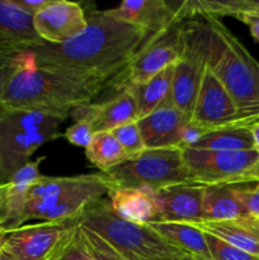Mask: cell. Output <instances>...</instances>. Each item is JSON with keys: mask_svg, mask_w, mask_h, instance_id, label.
<instances>
[{"mask_svg": "<svg viewBox=\"0 0 259 260\" xmlns=\"http://www.w3.org/2000/svg\"><path fill=\"white\" fill-rule=\"evenodd\" d=\"M165 33V32H164ZM160 35L108 14L93 12L85 29L60 45L40 42L25 48L35 66L118 84L131 61Z\"/></svg>", "mask_w": 259, "mask_h": 260, "instance_id": "obj_1", "label": "cell"}, {"mask_svg": "<svg viewBox=\"0 0 259 260\" xmlns=\"http://www.w3.org/2000/svg\"><path fill=\"white\" fill-rule=\"evenodd\" d=\"M108 84L35 66L28 52H20L0 98L4 111L40 112L66 119L76 107L91 103Z\"/></svg>", "mask_w": 259, "mask_h": 260, "instance_id": "obj_2", "label": "cell"}, {"mask_svg": "<svg viewBox=\"0 0 259 260\" xmlns=\"http://www.w3.org/2000/svg\"><path fill=\"white\" fill-rule=\"evenodd\" d=\"M112 188L103 173L74 177H41L28 189L18 226L32 220H76L88 206L104 198Z\"/></svg>", "mask_w": 259, "mask_h": 260, "instance_id": "obj_3", "label": "cell"}, {"mask_svg": "<svg viewBox=\"0 0 259 260\" xmlns=\"http://www.w3.org/2000/svg\"><path fill=\"white\" fill-rule=\"evenodd\" d=\"M211 33L207 63L244 118L259 121V62L217 18H206Z\"/></svg>", "mask_w": 259, "mask_h": 260, "instance_id": "obj_4", "label": "cell"}, {"mask_svg": "<svg viewBox=\"0 0 259 260\" xmlns=\"http://www.w3.org/2000/svg\"><path fill=\"white\" fill-rule=\"evenodd\" d=\"M78 225L93 231L113 246L127 260H144L184 254L168 243L149 225H137L122 220L106 198L95 201L76 218Z\"/></svg>", "mask_w": 259, "mask_h": 260, "instance_id": "obj_5", "label": "cell"}, {"mask_svg": "<svg viewBox=\"0 0 259 260\" xmlns=\"http://www.w3.org/2000/svg\"><path fill=\"white\" fill-rule=\"evenodd\" d=\"M63 121L40 112L0 109V184L29 162L38 147L60 137Z\"/></svg>", "mask_w": 259, "mask_h": 260, "instance_id": "obj_6", "label": "cell"}, {"mask_svg": "<svg viewBox=\"0 0 259 260\" xmlns=\"http://www.w3.org/2000/svg\"><path fill=\"white\" fill-rule=\"evenodd\" d=\"M113 188H139L155 192L179 183L192 182L183 149H145L103 173Z\"/></svg>", "mask_w": 259, "mask_h": 260, "instance_id": "obj_7", "label": "cell"}, {"mask_svg": "<svg viewBox=\"0 0 259 260\" xmlns=\"http://www.w3.org/2000/svg\"><path fill=\"white\" fill-rule=\"evenodd\" d=\"M207 22L183 24L180 56L174 63L172 104L190 121L210 53Z\"/></svg>", "mask_w": 259, "mask_h": 260, "instance_id": "obj_8", "label": "cell"}, {"mask_svg": "<svg viewBox=\"0 0 259 260\" xmlns=\"http://www.w3.org/2000/svg\"><path fill=\"white\" fill-rule=\"evenodd\" d=\"M183 157L189 179L202 185L248 184L251 183V170L259 162V152L255 149L243 151L184 149Z\"/></svg>", "mask_w": 259, "mask_h": 260, "instance_id": "obj_9", "label": "cell"}, {"mask_svg": "<svg viewBox=\"0 0 259 260\" xmlns=\"http://www.w3.org/2000/svg\"><path fill=\"white\" fill-rule=\"evenodd\" d=\"M76 220L40 221L7 231L3 253L13 260H50L75 230Z\"/></svg>", "mask_w": 259, "mask_h": 260, "instance_id": "obj_10", "label": "cell"}, {"mask_svg": "<svg viewBox=\"0 0 259 260\" xmlns=\"http://www.w3.org/2000/svg\"><path fill=\"white\" fill-rule=\"evenodd\" d=\"M190 122L206 131L230 126H251L240 113L235 102L216 78L208 63L201 81Z\"/></svg>", "mask_w": 259, "mask_h": 260, "instance_id": "obj_11", "label": "cell"}, {"mask_svg": "<svg viewBox=\"0 0 259 260\" xmlns=\"http://www.w3.org/2000/svg\"><path fill=\"white\" fill-rule=\"evenodd\" d=\"M183 24L178 23L147 45L127 68L116 86L119 90L144 83L168 66L174 65L180 56Z\"/></svg>", "mask_w": 259, "mask_h": 260, "instance_id": "obj_12", "label": "cell"}, {"mask_svg": "<svg viewBox=\"0 0 259 260\" xmlns=\"http://www.w3.org/2000/svg\"><path fill=\"white\" fill-rule=\"evenodd\" d=\"M88 25V17L79 3L52 0L33 15V27L42 42L60 45L80 35Z\"/></svg>", "mask_w": 259, "mask_h": 260, "instance_id": "obj_13", "label": "cell"}, {"mask_svg": "<svg viewBox=\"0 0 259 260\" xmlns=\"http://www.w3.org/2000/svg\"><path fill=\"white\" fill-rule=\"evenodd\" d=\"M206 185L195 182L179 183L154 192L156 200V222H202V202Z\"/></svg>", "mask_w": 259, "mask_h": 260, "instance_id": "obj_14", "label": "cell"}, {"mask_svg": "<svg viewBox=\"0 0 259 260\" xmlns=\"http://www.w3.org/2000/svg\"><path fill=\"white\" fill-rule=\"evenodd\" d=\"M74 121H86L90 123L94 134L112 132L122 124L139 119L136 102L128 89H122L111 101L102 103H88L71 111Z\"/></svg>", "mask_w": 259, "mask_h": 260, "instance_id": "obj_15", "label": "cell"}, {"mask_svg": "<svg viewBox=\"0 0 259 260\" xmlns=\"http://www.w3.org/2000/svg\"><path fill=\"white\" fill-rule=\"evenodd\" d=\"M179 20L203 15L206 18L233 17L250 30L259 43V0H188L174 7Z\"/></svg>", "mask_w": 259, "mask_h": 260, "instance_id": "obj_16", "label": "cell"}, {"mask_svg": "<svg viewBox=\"0 0 259 260\" xmlns=\"http://www.w3.org/2000/svg\"><path fill=\"white\" fill-rule=\"evenodd\" d=\"M107 12L116 19L145 28L156 35L182 23L177 19L174 7L164 0H124L117 8Z\"/></svg>", "mask_w": 259, "mask_h": 260, "instance_id": "obj_17", "label": "cell"}, {"mask_svg": "<svg viewBox=\"0 0 259 260\" xmlns=\"http://www.w3.org/2000/svg\"><path fill=\"white\" fill-rule=\"evenodd\" d=\"M189 119L173 104L137 119L146 149L180 147V134Z\"/></svg>", "mask_w": 259, "mask_h": 260, "instance_id": "obj_18", "label": "cell"}, {"mask_svg": "<svg viewBox=\"0 0 259 260\" xmlns=\"http://www.w3.org/2000/svg\"><path fill=\"white\" fill-rule=\"evenodd\" d=\"M42 41L33 27V17L14 0H0V50L24 52Z\"/></svg>", "mask_w": 259, "mask_h": 260, "instance_id": "obj_19", "label": "cell"}, {"mask_svg": "<svg viewBox=\"0 0 259 260\" xmlns=\"http://www.w3.org/2000/svg\"><path fill=\"white\" fill-rule=\"evenodd\" d=\"M107 196L112 210L122 220L137 225H149L157 221L159 211L152 190L112 187Z\"/></svg>", "mask_w": 259, "mask_h": 260, "instance_id": "obj_20", "label": "cell"}, {"mask_svg": "<svg viewBox=\"0 0 259 260\" xmlns=\"http://www.w3.org/2000/svg\"><path fill=\"white\" fill-rule=\"evenodd\" d=\"M173 74L174 65H170L149 80L124 88L128 89L134 95L139 119L172 104Z\"/></svg>", "mask_w": 259, "mask_h": 260, "instance_id": "obj_21", "label": "cell"}, {"mask_svg": "<svg viewBox=\"0 0 259 260\" xmlns=\"http://www.w3.org/2000/svg\"><path fill=\"white\" fill-rule=\"evenodd\" d=\"M202 216V221H238L248 215L238 197L236 185H206Z\"/></svg>", "mask_w": 259, "mask_h": 260, "instance_id": "obj_22", "label": "cell"}, {"mask_svg": "<svg viewBox=\"0 0 259 260\" xmlns=\"http://www.w3.org/2000/svg\"><path fill=\"white\" fill-rule=\"evenodd\" d=\"M149 226L164 240L173 244L180 250L201 259L211 260L206 234L195 223L151 222Z\"/></svg>", "mask_w": 259, "mask_h": 260, "instance_id": "obj_23", "label": "cell"}, {"mask_svg": "<svg viewBox=\"0 0 259 260\" xmlns=\"http://www.w3.org/2000/svg\"><path fill=\"white\" fill-rule=\"evenodd\" d=\"M190 149L206 151H243L253 150L250 126H230L203 135Z\"/></svg>", "mask_w": 259, "mask_h": 260, "instance_id": "obj_24", "label": "cell"}, {"mask_svg": "<svg viewBox=\"0 0 259 260\" xmlns=\"http://www.w3.org/2000/svg\"><path fill=\"white\" fill-rule=\"evenodd\" d=\"M86 159L102 173L128 159L112 132H96L85 149Z\"/></svg>", "mask_w": 259, "mask_h": 260, "instance_id": "obj_25", "label": "cell"}, {"mask_svg": "<svg viewBox=\"0 0 259 260\" xmlns=\"http://www.w3.org/2000/svg\"><path fill=\"white\" fill-rule=\"evenodd\" d=\"M197 226L203 233L216 236L251 255L259 256V243L238 221H202Z\"/></svg>", "mask_w": 259, "mask_h": 260, "instance_id": "obj_26", "label": "cell"}, {"mask_svg": "<svg viewBox=\"0 0 259 260\" xmlns=\"http://www.w3.org/2000/svg\"><path fill=\"white\" fill-rule=\"evenodd\" d=\"M79 233L84 241V245L86 246L90 255L95 260H127L119 251L112 245H109L107 241H104L101 236L94 234L93 231L78 225Z\"/></svg>", "mask_w": 259, "mask_h": 260, "instance_id": "obj_27", "label": "cell"}, {"mask_svg": "<svg viewBox=\"0 0 259 260\" xmlns=\"http://www.w3.org/2000/svg\"><path fill=\"white\" fill-rule=\"evenodd\" d=\"M112 134L116 137V140L119 142V145L128 157L135 156V155L140 154L146 149L137 121L122 124V126L113 129Z\"/></svg>", "mask_w": 259, "mask_h": 260, "instance_id": "obj_28", "label": "cell"}, {"mask_svg": "<svg viewBox=\"0 0 259 260\" xmlns=\"http://www.w3.org/2000/svg\"><path fill=\"white\" fill-rule=\"evenodd\" d=\"M206 241L211 260H259V256L240 250L210 234H206Z\"/></svg>", "mask_w": 259, "mask_h": 260, "instance_id": "obj_29", "label": "cell"}, {"mask_svg": "<svg viewBox=\"0 0 259 260\" xmlns=\"http://www.w3.org/2000/svg\"><path fill=\"white\" fill-rule=\"evenodd\" d=\"M50 260H95L90 255L84 241L81 239L79 228L76 225L75 230L73 231L68 240L60 246L57 251L53 254Z\"/></svg>", "mask_w": 259, "mask_h": 260, "instance_id": "obj_30", "label": "cell"}, {"mask_svg": "<svg viewBox=\"0 0 259 260\" xmlns=\"http://www.w3.org/2000/svg\"><path fill=\"white\" fill-rule=\"evenodd\" d=\"M236 193L249 217L259 220V182L254 184H238Z\"/></svg>", "mask_w": 259, "mask_h": 260, "instance_id": "obj_31", "label": "cell"}, {"mask_svg": "<svg viewBox=\"0 0 259 260\" xmlns=\"http://www.w3.org/2000/svg\"><path fill=\"white\" fill-rule=\"evenodd\" d=\"M94 136V131L91 128L90 123L86 121H75L73 126L69 127L63 134V137L69 141V144L78 147L86 149L90 144L91 139Z\"/></svg>", "mask_w": 259, "mask_h": 260, "instance_id": "obj_32", "label": "cell"}, {"mask_svg": "<svg viewBox=\"0 0 259 260\" xmlns=\"http://www.w3.org/2000/svg\"><path fill=\"white\" fill-rule=\"evenodd\" d=\"M20 52H12V51L0 50V98L4 90L8 79L12 75L15 65L18 62V56Z\"/></svg>", "mask_w": 259, "mask_h": 260, "instance_id": "obj_33", "label": "cell"}, {"mask_svg": "<svg viewBox=\"0 0 259 260\" xmlns=\"http://www.w3.org/2000/svg\"><path fill=\"white\" fill-rule=\"evenodd\" d=\"M18 7L22 8L29 15L37 14L42 9H45L52 0H14Z\"/></svg>", "mask_w": 259, "mask_h": 260, "instance_id": "obj_34", "label": "cell"}, {"mask_svg": "<svg viewBox=\"0 0 259 260\" xmlns=\"http://www.w3.org/2000/svg\"><path fill=\"white\" fill-rule=\"evenodd\" d=\"M238 222L259 243V220L246 216V217L238 220Z\"/></svg>", "mask_w": 259, "mask_h": 260, "instance_id": "obj_35", "label": "cell"}, {"mask_svg": "<svg viewBox=\"0 0 259 260\" xmlns=\"http://www.w3.org/2000/svg\"><path fill=\"white\" fill-rule=\"evenodd\" d=\"M144 260H205L201 259L198 256L192 255V254H177V255H167V256H159V258H152V259H144Z\"/></svg>", "mask_w": 259, "mask_h": 260, "instance_id": "obj_36", "label": "cell"}, {"mask_svg": "<svg viewBox=\"0 0 259 260\" xmlns=\"http://www.w3.org/2000/svg\"><path fill=\"white\" fill-rule=\"evenodd\" d=\"M250 131H251V136H253L254 149L259 152V121L255 122L254 124H251Z\"/></svg>", "mask_w": 259, "mask_h": 260, "instance_id": "obj_37", "label": "cell"}, {"mask_svg": "<svg viewBox=\"0 0 259 260\" xmlns=\"http://www.w3.org/2000/svg\"><path fill=\"white\" fill-rule=\"evenodd\" d=\"M8 187H9V183H4V184H0V211H2V206L4 203L5 196H7Z\"/></svg>", "mask_w": 259, "mask_h": 260, "instance_id": "obj_38", "label": "cell"}, {"mask_svg": "<svg viewBox=\"0 0 259 260\" xmlns=\"http://www.w3.org/2000/svg\"><path fill=\"white\" fill-rule=\"evenodd\" d=\"M5 236H7V230H4L3 228H0V254L3 253V244H4Z\"/></svg>", "mask_w": 259, "mask_h": 260, "instance_id": "obj_39", "label": "cell"}, {"mask_svg": "<svg viewBox=\"0 0 259 260\" xmlns=\"http://www.w3.org/2000/svg\"><path fill=\"white\" fill-rule=\"evenodd\" d=\"M0 260H13V259L10 258V256H8L7 254L2 253V254H0Z\"/></svg>", "mask_w": 259, "mask_h": 260, "instance_id": "obj_40", "label": "cell"}]
</instances>
